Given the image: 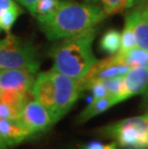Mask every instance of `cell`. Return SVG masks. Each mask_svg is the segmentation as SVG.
<instances>
[{"mask_svg": "<svg viewBox=\"0 0 148 149\" xmlns=\"http://www.w3.org/2000/svg\"><path fill=\"white\" fill-rule=\"evenodd\" d=\"M88 90L91 91V93H92V96H93L92 100L99 99V98H103L106 96H110L108 90H107L105 85H104L101 81H96V82L91 83L89 86V88H88Z\"/></svg>", "mask_w": 148, "mask_h": 149, "instance_id": "44dd1931", "label": "cell"}, {"mask_svg": "<svg viewBox=\"0 0 148 149\" xmlns=\"http://www.w3.org/2000/svg\"><path fill=\"white\" fill-rule=\"evenodd\" d=\"M23 107L17 106L7 101L0 100V118L17 119L19 117Z\"/></svg>", "mask_w": 148, "mask_h": 149, "instance_id": "ac0fdd59", "label": "cell"}, {"mask_svg": "<svg viewBox=\"0 0 148 149\" xmlns=\"http://www.w3.org/2000/svg\"><path fill=\"white\" fill-rule=\"evenodd\" d=\"M136 46V40H135L134 32L132 30L131 25L125 21L123 31L120 36V47H119L117 54H124Z\"/></svg>", "mask_w": 148, "mask_h": 149, "instance_id": "e0dca14e", "label": "cell"}, {"mask_svg": "<svg viewBox=\"0 0 148 149\" xmlns=\"http://www.w3.org/2000/svg\"><path fill=\"white\" fill-rule=\"evenodd\" d=\"M99 134L123 149H148V110L142 116L107 125L99 130Z\"/></svg>", "mask_w": 148, "mask_h": 149, "instance_id": "277c9868", "label": "cell"}, {"mask_svg": "<svg viewBox=\"0 0 148 149\" xmlns=\"http://www.w3.org/2000/svg\"><path fill=\"white\" fill-rule=\"evenodd\" d=\"M8 147L7 146H6V145L4 144V143H3V142L1 141H0V149H7Z\"/></svg>", "mask_w": 148, "mask_h": 149, "instance_id": "f1b7e54d", "label": "cell"}, {"mask_svg": "<svg viewBox=\"0 0 148 149\" xmlns=\"http://www.w3.org/2000/svg\"><path fill=\"white\" fill-rule=\"evenodd\" d=\"M129 69H130L129 66L116 62L114 56L101 61H97L90 69V71L83 78L80 79L82 91L88 90L89 86L93 82L124 76L129 71Z\"/></svg>", "mask_w": 148, "mask_h": 149, "instance_id": "ba28073f", "label": "cell"}, {"mask_svg": "<svg viewBox=\"0 0 148 149\" xmlns=\"http://www.w3.org/2000/svg\"><path fill=\"white\" fill-rule=\"evenodd\" d=\"M30 137L20 120L0 118V141L7 147L15 146Z\"/></svg>", "mask_w": 148, "mask_h": 149, "instance_id": "30bf717a", "label": "cell"}, {"mask_svg": "<svg viewBox=\"0 0 148 149\" xmlns=\"http://www.w3.org/2000/svg\"><path fill=\"white\" fill-rule=\"evenodd\" d=\"M145 108H146V109H147V110H148V104H147V105H146V106H145Z\"/></svg>", "mask_w": 148, "mask_h": 149, "instance_id": "f546056e", "label": "cell"}, {"mask_svg": "<svg viewBox=\"0 0 148 149\" xmlns=\"http://www.w3.org/2000/svg\"><path fill=\"white\" fill-rule=\"evenodd\" d=\"M142 11H143V14H144V15H145L146 18L148 19V4L145 6V8H144Z\"/></svg>", "mask_w": 148, "mask_h": 149, "instance_id": "83f0119b", "label": "cell"}, {"mask_svg": "<svg viewBox=\"0 0 148 149\" xmlns=\"http://www.w3.org/2000/svg\"><path fill=\"white\" fill-rule=\"evenodd\" d=\"M148 88V68H133L123 76L118 103L142 93Z\"/></svg>", "mask_w": 148, "mask_h": 149, "instance_id": "9c48e42d", "label": "cell"}, {"mask_svg": "<svg viewBox=\"0 0 148 149\" xmlns=\"http://www.w3.org/2000/svg\"><path fill=\"white\" fill-rule=\"evenodd\" d=\"M15 1L19 2L20 4L23 6V7L26 8L30 13H32L35 5L37 4L39 0H15Z\"/></svg>", "mask_w": 148, "mask_h": 149, "instance_id": "d4e9b609", "label": "cell"}, {"mask_svg": "<svg viewBox=\"0 0 148 149\" xmlns=\"http://www.w3.org/2000/svg\"><path fill=\"white\" fill-rule=\"evenodd\" d=\"M40 65L38 50L29 40L12 34L0 39V69L23 68L37 73Z\"/></svg>", "mask_w": 148, "mask_h": 149, "instance_id": "5b68a950", "label": "cell"}, {"mask_svg": "<svg viewBox=\"0 0 148 149\" xmlns=\"http://www.w3.org/2000/svg\"><path fill=\"white\" fill-rule=\"evenodd\" d=\"M114 58L116 62L122 65L133 68H148V52L140 47H134L124 54H115Z\"/></svg>", "mask_w": 148, "mask_h": 149, "instance_id": "4fadbf2b", "label": "cell"}, {"mask_svg": "<svg viewBox=\"0 0 148 149\" xmlns=\"http://www.w3.org/2000/svg\"><path fill=\"white\" fill-rule=\"evenodd\" d=\"M82 1L86 3H90V4H98L100 0H82Z\"/></svg>", "mask_w": 148, "mask_h": 149, "instance_id": "4316f807", "label": "cell"}, {"mask_svg": "<svg viewBox=\"0 0 148 149\" xmlns=\"http://www.w3.org/2000/svg\"><path fill=\"white\" fill-rule=\"evenodd\" d=\"M18 119L30 136L45 131L54 124L46 109L36 99L25 103Z\"/></svg>", "mask_w": 148, "mask_h": 149, "instance_id": "52a82bcc", "label": "cell"}, {"mask_svg": "<svg viewBox=\"0 0 148 149\" xmlns=\"http://www.w3.org/2000/svg\"><path fill=\"white\" fill-rule=\"evenodd\" d=\"M115 104L117 103L113 96H106L103 98H99V99L92 100L78 116L77 123L81 124V123L87 122L88 120H90L92 117L109 110L110 108L115 105Z\"/></svg>", "mask_w": 148, "mask_h": 149, "instance_id": "7c38bea8", "label": "cell"}, {"mask_svg": "<svg viewBox=\"0 0 148 149\" xmlns=\"http://www.w3.org/2000/svg\"><path fill=\"white\" fill-rule=\"evenodd\" d=\"M36 74L23 68L0 69V93H31Z\"/></svg>", "mask_w": 148, "mask_h": 149, "instance_id": "8992f818", "label": "cell"}, {"mask_svg": "<svg viewBox=\"0 0 148 149\" xmlns=\"http://www.w3.org/2000/svg\"><path fill=\"white\" fill-rule=\"evenodd\" d=\"M148 4V0H127V9H140L143 10Z\"/></svg>", "mask_w": 148, "mask_h": 149, "instance_id": "603a6c76", "label": "cell"}, {"mask_svg": "<svg viewBox=\"0 0 148 149\" xmlns=\"http://www.w3.org/2000/svg\"><path fill=\"white\" fill-rule=\"evenodd\" d=\"M143 94V98H142V105L145 107L147 104H148V88H146L145 91L142 93Z\"/></svg>", "mask_w": 148, "mask_h": 149, "instance_id": "484cf974", "label": "cell"}, {"mask_svg": "<svg viewBox=\"0 0 148 149\" xmlns=\"http://www.w3.org/2000/svg\"><path fill=\"white\" fill-rule=\"evenodd\" d=\"M122 80H123V76H119V77H114L102 80L101 82L105 85L107 90L109 91L110 96H113L115 99L116 103H118V96L120 94L121 88H122Z\"/></svg>", "mask_w": 148, "mask_h": 149, "instance_id": "ffe728a7", "label": "cell"}, {"mask_svg": "<svg viewBox=\"0 0 148 149\" xmlns=\"http://www.w3.org/2000/svg\"><path fill=\"white\" fill-rule=\"evenodd\" d=\"M117 147L118 146L114 141L109 144H104V143H101V142L92 141V142L88 143L87 145H85V146L82 147L81 149H118Z\"/></svg>", "mask_w": 148, "mask_h": 149, "instance_id": "7402d4cb", "label": "cell"}, {"mask_svg": "<svg viewBox=\"0 0 148 149\" xmlns=\"http://www.w3.org/2000/svg\"><path fill=\"white\" fill-rule=\"evenodd\" d=\"M64 1H70V0H39L35 5L31 15H34L37 20L43 19L52 15Z\"/></svg>", "mask_w": 148, "mask_h": 149, "instance_id": "5bb4252c", "label": "cell"}, {"mask_svg": "<svg viewBox=\"0 0 148 149\" xmlns=\"http://www.w3.org/2000/svg\"><path fill=\"white\" fill-rule=\"evenodd\" d=\"M17 5L14 0H0V15L9 8L14 7V6Z\"/></svg>", "mask_w": 148, "mask_h": 149, "instance_id": "cb8c5ba5", "label": "cell"}, {"mask_svg": "<svg viewBox=\"0 0 148 149\" xmlns=\"http://www.w3.org/2000/svg\"><path fill=\"white\" fill-rule=\"evenodd\" d=\"M97 34L94 27L74 37L63 40L50 51L52 69L80 80L98 61L92 51V43Z\"/></svg>", "mask_w": 148, "mask_h": 149, "instance_id": "3957f363", "label": "cell"}, {"mask_svg": "<svg viewBox=\"0 0 148 149\" xmlns=\"http://www.w3.org/2000/svg\"><path fill=\"white\" fill-rule=\"evenodd\" d=\"M82 93L80 80L56 70L40 72L36 76L31 93L58 122L70 111Z\"/></svg>", "mask_w": 148, "mask_h": 149, "instance_id": "7a4b0ae2", "label": "cell"}, {"mask_svg": "<svg viewBox=\"0 0 148 149\" xmlns=\"http://www.w3.org/2000/svg\"><path fill=\"white\" fill-rule=\"evenodd\" d=\"M21 9L18 7V5H15L14 7L9 8L8 10L3 12L0 15V30L6 31V32H10L11 28L15 22L17 21V17L21 14Z\"/></svg>", "mask_w": 148, "mask_h": 149, "instance_id": "2e32d148", "label": "cell"}, {"mask_svg": "<svg viewBox=\"0 0 148 149\" xmlns=\"http://www.w3.org/2000/svg\"><path fill=\"white\" fill-rule=\"evenodd\" d=\"M125 21L131 25L138 47L148 52V19L140 9H132L125 15Z\"/></svg>", "mask_w": 148, "mask_h": 149, "instance_id": "8fae6325", "label": "cell"}, {"mask_svg": "<svg viewBox=\"0 0 148 149\" xmlns=\"http://www.w3.org/2000/svg\"><path fill=\"white\" fill-rule=\"evenodd\" d=\"M107 15L98 4L64 1L52 15L38 20L39 26L50 40H65L96 27Z\"/></svg>", "mask_w": 148, "mask_h": 149, "instance_id": "6da1fadb", "label": "cell"}, {"mask_svg": "<svg viewBox=\"0 0 148 149\" xmlns=\"http://www.w3.org/2000/svg\"><path fill=\"white\" fill-rule=\"evenodd\" d=\"M120 36L121 34L115 29L107 31L100 40V48L111 56L115 55L120 47Z\"/></svg>", "mask_w": 148, "mask_h": 149, "instance_id": "9a60e30c", "label": "cell"}, {"mask_svg": "<svg viewBox=\"0 0 148 149\" xmlns=\"http://www.w3.org/2000/svg\"><path fill=\"white\" fill-rule=\"evenodd\" d=\"M102 9L107 15L122 13L127 9V0H100Z\"/></svg>", "mask_w": 148, "mask_h": 149, "instance_id": "d6986e66", "label": "cell"}]
</instances>
